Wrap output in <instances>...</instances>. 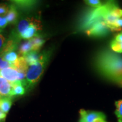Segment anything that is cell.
Wrapping results in <instances>:
<instances>
[{"label":"cell","mask_w":122,"mask_h":122,"mask_svg":"<svg viewBox=\"0 0 122 122\" xmlns=\"http://www.w3.org/2000/svg\"><path fill=\"white\" fill-rule=\"evenodd\" d=\"M52 51L46 50L40 54V60L36 65L30 66L25 74L26 89L30 91L35 87L40 80L50 60Z\"/></svg>","instance_id":"3"},{"label":"cell","mask_w":122,"mask_h":122,"mask_svg":"<svg viewBox=\"0 0 122 122\" xmlns=\"http://www.w3.org/2000/svg\"><path fill=\"white\" fill-rule=\"evenodd\" d=\"M5 17L6 18L8 24H15L17 22L19 14L17 8L13 4H11V5H9V10Z\"/></svg>","instance_id":"12"},{"label":"cell","mask_w":122,"mask_h":122,"mask_svg":"<svg viewBox=\"0 0 122 122\" xmlns=\"http://www.w3.org/2000/svg\"><path fill=\"white\" fill-rule=\"evenodd\" d=\"M118 84L120 85V86H121V87H122V81H120L119 83H118Z\"/></svg>","instance_id":"28"},{"label":"cell","mask_w":122,"mask_h":122,"mask_svg":"<svg viewBox=\"0 0 122 122\" xmlns=\"http://www.w3.org/2000/svg\"><path fill=\"white\" fill-rule=\"evenodd\" d=\"M42 25L41 22L39 19L36 18H33L32 22L31 24L28 28L20 36V39H25V40H30L32 39L33 37L37 36L38 34V32L39 30H41Z\"/></svg>","instance_id":"7"},{"label":"cell","mask_w":122,"mask_h":122,"mask_svg":"<svg viewBox=\"0 0 122 122\" xmlns=\"http://www.w3.org/2000/svg\"><path fill=\"white\" fill-rule=\"evenodd\" d=\"M84 2L86 5L93 8H98L102 6L104 4L99 0H86V1H84Z\"/></svg>","instance_id":"23"},{"label":"cell","mask_w":122,"mask_h":122,"mask_svg":"<svg viewBox=\"0 0 122 122\" xmlns=\"http://www.w3.org/2000/svg\"><path fill=\"white\" fill-rule=\"evenodd\" d=\"M118 6L116 1H109L104 3L102 6L91 9L81 18L77 30L79 31L85 32L96 23L104 21L110 11Z\"/></svg>","instance_id":"2"},{"label":"cell","mask_w":122,"mask_h":122,"mask_svg":"<svg viewBox=\"0 0 122 122\" xmlns=\"http://www.w3.org/2000/svg\"><path fill=\"white\" fill-rule=\"evenodd\" d=\"M95 65L103 76L119 83L122 81V56L109 50H103L96 56Z\"/></svg>","instance_id":"1"},{"label":"cell","mask_w":122,"mask_h":122,"mask_svg":"<svg viewBox=\"0 0 122 122\" xmlns=\"http://www.w3.org/2000/svg\"><path fill=\"white\" fill-rule=\"evenodd\" d=\"M107 122L106 121H105V122Z\"/></svg>","instance_id":"31"},{"label":"cell","mask_w":122,"mask_h":122,"mask_svg":"<svg viewBox=\"0 0 122 122\" xmlns=\"http://www.w3.org/2000/svg\"><path fill=\"white\" fill-rule=\"evenodd\" d=\"M30 41L31 42L32 46V51H39L40 49L42 48L45 42L44 37L40 36L39 35L30 39Z\"/></svg>","instance_id":"15"},{"label":"cell","mask_w":122,"mask_h":122,"mask_svg":"<svg viewBox=\"0 0 122 122\" xmlns=\"http://www.w3.org/2000/svg\"><path fill=\"white\" fill-rule=\"evenodd\" d=\"M12 84V91L11 96L12 97L23 95L26 91V85L25 80L16 81Z\"/></svg>","instance_id":"9"},{"label":"cell","mask_w":122,"mask_h":122,"mask_svg":"<svg viewBox=\"0 0 122 122\" xmlns=\"http://www.w3.org/2000/svg\"><path fill=\"white\" fill-rule=\"evenodd\" d=\"M0 122H1V121H0Z\"/></svg>","instance_id":"32"},{"label":"cell","mask_w":122,"mask_h":122,"mask_svg":"<svg viewBox=\"0 0 122 122\" xmlns=\"http://www.w3.org/2000/svg\"><path fill=\"white\" fill-rule=\"evenodd\" d=\"M7 114L0 110V121L3 122L5 120Z\"/></svg>","instance_id":"26"},{"label":"cell","mask_w":122,"mask_h":122,"mask_svg":"<svg viewBox=\"0 0 122 122\" xmlns=\"http://www.w3.org/2000/svg\"><path fill=\"white\" fill-rule=\"evenodd\" d=\"M14 67L19 72L26 74L29 65L23 57H19L18 60L14 63Z\"/></svg>","instance_id":"14"},{"label":"cell","mask_w":122,"mask_h":122,"mask_svg":"<svg viewBox=\"0 0 122 122\" xmlns=\"http://www.w3.org/2000/svg\"><path fill=\"white\" fill-rule=\"evenodd\" d=\"M111 49L116 53H122V42L113 40L110 43Z\"/></svg>","instance_id":"21"},{"label":"cell","mask_w":122,"mask_h":122,"mask_svg":"<svg viewBox=\"0 0 122 122\" xmlns=\"http://www.w3.org/2000/svg\"><path fill=\"white\" fill-rule=\"evenodd\" d=\"M6 68H14V63L7 62L4 59L1 55H0V70L5 69Z\"/></svg>","instance_id":"22"},{"label":"cell","mask_w":122,"mask_h":122,"mask_svg":"<svg viewBox=\"0 0 122 122\" xmlns=\"http://www.w3.org/2000/svg\"><path fill=\"white\" fill-rule=\"evenodd\" d=\"M9 10V5L6 4H0V16H6Z\"/></svg>","instance_id":"24"},{"label":"cell","mask_w":122,"mask_h":122,"mask_svg":"<svg viewBox=\"0 0 122 122\" xmlns=\"http://www.w3.org/2000/svg\"><path fill=\"white\" fill-rule=\"evenodd\" d=\"M115 105L116 107L115 114L118 118V122H122V100L117 101Z\"/></svg>","instance_id":"20"},{"label":"cell","mask_w":122,"mask_h":122,"mask_svg":"<svg viewBox=\"0 0 122 122\" xmlns=\"http://www.w3.org/2000/svg\"><path fill=\"white\" fill-rule=\"evenodd\" d=\"M80 118L85 122H103L106 121V115L100 111H87L81 109L79 111Z\"/></svg>","instance_id":"6"},{"label":"cell","mask_w":122,"mask_h":122,"mask_svg":"<svg viewBox=\"0 0 122 122\" xmlns=\"http://www.w3.org/2000/svg\"><path fill=\"white\" fill-rule=\"evenodd\" d=\"M32 51V46L30 40L24 42L21 44L19 48V57H22L30 51Z\"/></svg>","instance_id":"17"},{"label":"cell","mask_w":122,"mask_h":122,"mask_svg":"<svg viewBox=\"0 0 122 122\" xmlns=\"http://www.w3.org/2000/svg\"><path fill=\"white\" fill-rule=\"evenodd\" d=\"M40 54L41 53H39V51H31L22 57L25 58L27 63L30 66L36 65V63H38L40 60Z\"/></svg>","instance_id":"13"},{"label":"cell","mask_w":122,"mask_h":122,"mask_svg":"<svg viewBox=\"0 0 122 122\" xmlns=\"http://www.w3.org/2000/svg\"><path fill=\"white\" fill-rule=\"evenodd\" d=\"M13 97H4L1 98V103H0V110L5 113L7 114L10 111L13 103Z\"/></svg>","instance_id":"16"},{"label":"cell","mask_w":122,"mask_h":122,"mask_svg":"<svg viewBox=\"0 0 122 122\" xmlns=\"http://www.w3.org/2000/svg\"><path fill=\"white\" fill-rule=\"evenodd\" d=\"M11 3L13 4L16 8L24 10L29 11L34 8L37 2L36 1H23V0H17V1H11Z\"/></svg>","instance_id":"11"},{"label":"cell","mask_w":122,"mask_h":122,"mask_svg":"<svg viewBox=\"0 0 122 122\" xmlns=\"http://www.w3.org/2000/svg\"><path fill=\"white\" fill-rule=\"evenodd\" d=\"M11 83L0 76V96L2 98L11 97Z\"/></svg>","instance_id":"10"},{"label":"cell","mask_w":122,"mask_h":122,"mask_svg":"<svg viewBox=\"0 0 122 122\" xmlns=\"http://www.w3.org/2000/svg\"><path fill=\"white\" fill-rule=\"evenodd\" d=\"M2 30H0V51L2 49L5 44L6 43V39L1 33Z\"/></svg>","instance_id":"25"},{"label":"cell","mask_w":122,"mask_h":122,"mask_svg":"<svg viewBox=\"0 0 122 122\" xmlns=\"http://www.w3.org/2000/svg\"><path fill=\"white\" fill-rule=\"evenodd\" d=\"M107 27L111 31H119L122 29V18L118 19L110 23L107 24Z\"/></svg>","instance_id":"18"},{"label":"cell","mask_w":122,"mask_h":122,"mask_svg":"<svg viewBox=\"0 0 122 122\" xmlns=\"http://www.w3.org/2000/svg\"><path fill=\"white\" fill-rule=\"evenodd\" d=\"M33 18H27L20 21L15 29L11 32L10 35L20 40V36L22 33H23L30 26L32 22Z\"/></svg>","instance_id":"8"},{"label":"cell","mask_w":122,"mask_h":122,"mask_svg":"<svg viewBox=\"0 0 122 122\" xmlns=\"http://www.w3.org/2000/svg\"><path fill=\"white\" fill-rule=\"evenodd\" d=\"M79 122H85L83 119H82L81 118H80V120H79Z\"/></svg>","instance_id":"29"},{"label":"cell","mask_w":122,"mask_h":122,"mask_svg":"<svg viewBox=\"0 0 122 122\" xmlns=\"http://www.w3.org/2000/svg\"><path fill=\"white\" fill-rule=\"evenodd\" d=\"M4 59L7 62H10V63H14L18 60V54L16 53L15 51H9L5 53L4 56H2Z\"/></svg>","instance_id":"19"},{"label":"cell","mask_w":122,"mask_h":122,"mask_svg":"<svg viewBox=\"0 0 122 122\" xmlns=\"http://www.w3.org/2000/svg\"><path fill=\"white\" fill-rule=\"evenodd\" d=\"M114 39L116 40L120 41L122 42V31H121L120 33H119L118 34L116 35L115 39Z\"/></svg>","instance_id":"27"},{"label":"cell","mask_w":122,"mask_h":122,"mask_svg":"<svg viewBox=\"0 0 122 122\" xmlns=\"http://www.w3.org/2000/svg\"><path fill=\"white\" fill-rule=\"evenodd\" d=\"M110 31L104 21L96 23L88 29L85 33L90 37H100L106 36Z\"/></svg>","instance_id":"4"},{"label":"cell","mask_w":122,"mask_h":122,"mask_svg":"<svg viewBox=\"0 0 122 122\" xmlns=\"http://www.w3.org/2000/svg\"><path fill=\"white\" fill-rule=\"evenodd\" d=\"M1 98H2V97H1V96H0V103H1Z\"/></svg>","instance_id":"30"},{"label":"cell","mask_w":122,"mask_h":122,"mask_svg":"<svg viewBox=\"0 0 122 122\" xmlns=\"http://www.w3.org/2000/svg\"><path fill=\"white\" fill-rule=\"evenodd\" d=\"M0 76L13 83L16 81L24 80L25 74L14 68H6L0 70Z\"/></svg>","instance_id":"5"}]
</instances>
